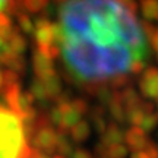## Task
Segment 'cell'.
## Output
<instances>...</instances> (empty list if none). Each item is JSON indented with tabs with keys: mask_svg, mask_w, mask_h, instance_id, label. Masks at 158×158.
Here are the masks:
<instances>
[{
	"mask_svg": "<svg viewBox=\"0 0 158 158\" xmlns=\"http://www.w3.org/2000/svg\"><path fill=\"white\" fill-rule=\"evenodd\" d=\"M123 139H124V132L116 123H113L106 129V132H104V135H102L100 142H101L102 145H106V147H111L114 143H122Z\"/></svg>",
	"mask_w": 158,
	"mask_h": 158,
	"instance_id": "cell-10",
	"label": "cell"
},
{
	"mask_svg": "<svg viewBox=\"0 0 158 158\" xmlns=\"http://www.w3.org/2000/svg\"><path fill=\"white\" fill-rule=\"evenodd\" d=\"M157 126H158V114H155L154 111L145 114L141 124H139V127L143 132H152L154 129H157Z\"/></svg>",
	"mask_w": 158,
	"mask_h": 158,
	"instance_id": "cell-18",
	"label": "cell"
},
{
	"mask_svg": "<svg viewBox=\"0 0 158 158\" xmlns=\"http://www.w3.org/2000/svg\"><path fill=\"white\" fill-rule=\"evenodd\" d=\"M104 157L106 158H126L127 157V147H124L123 143H114V145L107 148Z\"/></svg>",
	"mask_w": 158,
	"mask_h": 158,
	"instance_id": "cell-19",
	"label": "cell"
},
{
	"mask_svg": "<svg viewBox=\"0 0 158 158\" xmlns=\"http://www.w3.org/2000/svg\"><path fill=\"white\" fill-rule=\"evenodd\" d=\"M5 9L7 15H16V16L27 12L23 7V0H7Z\"/></svg>",
	"mask_w": 158,
	"mask_h": 158,
	"instance_id": "cell-21",
	"label": "cell"
},
{
	"mask_svg": "<svg viewBox=\"0 0 158 158\" xmlns=\"http://www.w3.org/2000/svg\"><path fill=\"white\" fill-rule=\"evenodd\" d=\"M141 27H142L143 34H145V37H147L148 40L152 38V35L155 34V31H157V28L154 27V23H151V21H147V22L141 23Z\"/></svg>",
	"mask_w": 158,
	"mask_h": 158,
	"instance_id": "cell-24",
	"label": "cell"
},
{
	"mask_svg": "<svg viewBox=\"0 0 158 158\" xmlns=\"http://www.w3.org/2000/svg\"><path fill=\"white\" fill-rule=\"evenodd\" d=\"M69 132H70V138H72V141L81 143V142H85L88 138H89L91 127H89V124L86 123V122L81 120V122H78V123L75 124Z\"/></svg>",
	"mask_w": 158,
	"mask_h": 158,
	"instance_id": "cell-12",
	"label": "cell"
},
{
	"mask_svg": "<svg viewBox=\"0 0 158 158\" xmlns=\"http://www.w3.org/2000/svg\"><path fill=\"white\" fill-rule=\"evenodd\" d=\"M43 84H44L48 100H56L57 97L62 94V82H60V78L57 75H53L51 78L44 79Z\"/></svg>",
	"mask_w": 158,
	"mask_h": 158,
	"instance_id": "cell-13",
	"label": "cell"
},
{
	"mask_svg": "<svg viewBox=\"0 0 158 158\" xmlns=\"http://www.w3.org/2000/svg\"><path fill=\"white\" fill-rule=\"evenodd\" d=\"M56 151L59 155L68 157L73 154V147H72V141H69L68 136L64 133H57V142H56Z\"/></svg>",
	"mask_w": 158,
	"mask_h": 158,
	"instance_id": "cell-15",
	"label": "cell"
},
{
	"mask_svg": "<svg viewBox=\"0 0 158 158\" xmlns=\"http://www.w3.org/2000/svg\"><path fill=\"white\" fill-rule=\"evenodd\" d=\"M139 88L143 97L158 101V69L148 68L143 70L139 81Z\"/></svg>",
	"mask_w": 158,
	"mask_h": 158,
	"instance_id": "cell-5",
	"label": "cell"
},
{
	"mask_svg": "<svg viewBox=\"0 0 158 158\" xmlns=\"http://www.w3.org/2000/svg\"><path fill=\"white\" fill-rule=\"evenodd\" d=\"M57 2H66V0H57Z\"/></svg>",
	"mask_w": 158,
	"mask_h": 158,
	"instance_id": "cell-33",
	"label": "cell"
},
{
	"mask_svg": "<svg viewBox=\"0 0 158 158\" xmlns=\"http://www.w3.org/2000/svg\"><path fill=\"white\" fill-rule=\"evenodd\" d=\"M130 158H151L147 149H139V151H133Z\"/></svg>",
	"mask_w": 158,
	"mask_h": 158,
	"instance_id": "cell-27",
	"label": "cell"
},
{
	"mask_svg": "<svg viewBox=\"0 0 158 158\" xmlns=\"http://www.w3.org/2000/svg\"><path fill=\"white\" fill-rule=\"evenodd\" d=\"M141 10L147 21L158 22V0H141Z\"/></svg>",
	"mask_w": 158,
	"mask_h": 158,
	"instance_id": "cell-14",
	"label": "cell"
},
{
	"mask_svg": "<svg viewBox=\"0 0 158 158\" xmlns=\"http://www.w3.org/2000/svg\"><path fill=\"white\" fill-rule=\"evenodd\" d=\"M54 158H66V157H63V155H56Z\"/></svg>",
	"mask_w": 158,
	"mask_h": 158,
	"instance_id": "cell-32",
	"label": "cell"
},
{
	"mask_svg": "<svg viewBox=\"0 0 158 158\" xmlns=\"http://www.w3.org/2000/svg\"><path fill=\"white\" fill-rule=\"evenodd\" d=\"M118 2H120V3H123V5L126 6L130 12H133V13L138 10V5H136L135 0H118Z\"/></svg>",
	"mask_w": 158,
	"mask_h": 158,
	"instance_id": "cell-26",
	"label": "cell"
},
{
	"mask_svg": "<svg viewBox=\"0 0 158 158\" xmlns=\"http://www.w3.org/2000/svg\"><path fill=\"white\" fill-rule=\"evenodd\" d=\"M57 132L53 129V126H44L35 130V133L31 138L32 148L38 149L43 154H53L56 151Z\"/></svg>",
	"mask_w": 158,
	"mask_h": 158,
	"instance_id": "cell-4",
	"label": "cell"
},
{
	"mask_svg": "<svg viewBox=\"0 0 158 158\" xmlns=\"http://www.w3.org/2000/svg\"><path fill=\"white\" fill-rule=\"evenodd\" d=\"M32 68H34L35 72V78L41 79V81L48 79L53 75H56L53 59L45 56L44 53H41L38 50H35L34 54H32Z\"/></svg>",
	"mask_w": 158,
	"mask_h": 158,
	"instance_id": "cell-6",
	"label": "cell"
},
{
	"mask_svg": "<svg viewBox=\"0 0 158 158\" xmlns=\"http://www.w3.org/2000/svg\"><path fill=\"white\" fill-rule=\"evenodd\" d=\"M21 94H22V91H21V84L19 82L2 88V98H3L5 104L18 114L21 113V104H19Z\"/></svg>",
	"mask_w": 158,
	"mask_h": 158,
	"instance_id": "cell-8",
	"label": "cell"
},
{
	"mask_svg": "<svg viewBox=\"0 0 158 158\" xmlns=\"http://www.w3.org/2000/svg\"><path fill=\"white\" fill-rule=\"evenodd\" d=\"M25 50H27V40L23 38L21 32L12 31L3 45V51H7L12 54H22Z\"/></svg>",
	"mask_w": 158,
	"mask_h": 158,
	"instance_id": "cell-9",
	"label": "cell"
},
{
	"mask_svg": "<svg viewBox=\"0 0 158 158\" xmlns=\"http://www.w3.org/2000/svg\"><path fill=\"white\" fill-rule=\"evenodd\" d=\"M34 37L37 43V50L45 56L56 59L60 54L57 43V25L47 18H38L34 23Z\"/></svg>",
	"mask_w": 158,
	"mask_h": 158,
	"instance_id": "cell-3",
	"label": "cell"
},
{
	"mask_svg": "<svg viewBox=\"0 0 158 158\" xmlns=\"http://www.w3.org/2000/svg\"><path fill=\"white\" fill-rule=\"evenodd\" d=\"M151 44H152L154 50L157 51V54H158V28H157V31H155V34L152 35V38H151Z\"/></svg>",
	"mask_w": 158,
	"mask_h": 158,
	"instance_id": "cell-28",
	"label": "cell"
},
{
	"mask_svg": "<svg viewBox=\"0 0 158 158\" xmlns=\"http://www.w3.org/2000/svg\"><path fill=\"white\" fill-rule=\"evenodd\" d=\"M18 25H19L21 31L25 32V34H32V32H34V22L29 19V15H27V13L19 15V18H18Z\"/></svg>",
	"mask_w": 158,
	"mask_h": 158,
	"instance_id": "cell-22",
	"label": "cell"
},
{
	"mask_svg": "<svg viewBox=\"0 0 158 158\" xmlns=\"http://www.w3.org/2000/svg\"><path fill=\"white\" fill-rule=\"evenodd\" d=\"M72 158H92L91 157V154L86 151V149H82V148H79V149H75L73 154H72Z\"/></svg>",
	"mask_w": 158,
	"mask_h": 158,
	"instance_id": "cell-25",
	"label": "cell"
},
{
	"mask_svg": "<svg viewBox=\"0 0 158 158\" xmlns=\"http://www.w3.org/2000/svg\"><path fill=\"white\" fill-rule=\"evenodd\" d=\"M12 29V21L7 13L0 12V43H6L7 37L10 35Z\"/></svg>",
	"mask_w": 158,
	"mask_h": 158,
	"instance_id": "cell-16",
	"label": "cell"
},
{
	"mask_svg": "<svg viewBox=\"0 0 158 158\" xmlns=\"http://www.w3.org/2000/svg\"><path fill=\"white\" fill-rule=\"evenodd\" d=\"M31 92L32 95L35 97V100H40V101H48V97H47V92H45V88H44V84L43 81L38 78H35L31 84Z\"/></svg>",
	"mask_w": 158,
	"mask_h": 158,
	"instance_id": "cell-17",
	"label": "cell"
},
{
	"mask_svg": "<svg viewBox=\"0 0 158 158\" xmlns=\"http://www.w3.org/2000/svg\"><path fill=\"white\" fill-rule=\"evenodd\" d=\"M124 141L127 143V147L133 151L145 149L151 143V141L147 138V132L139 127V126H132L126 133H124Z\"/></svg>",
	"mask_w": 158,
	"mask_h": 158,
	"instance_id": "cell-7",
	"label": "cell"
},
{
	"mask_svg": "<svg viewBox=\"0 0 158 158\" xmlns=\"http://www.w3.org/2000/svg\"><path fill=\"white\" fill-rule=\"evenodd\" d=\"M6 2H7V0H0V10H2V9H5Z\"/></svg>",
	"mask_w": 158,
	"mask_h": 158,
	"instance_id": "cell-31",
	"label": "cell"
},
{
	"mask_svg": "<svg viewBox=\"0 0 158 158\" xmlns=\"http://www.w3.org/2000/svg\"><path fill=\"white\" fill-rule=\"evenodd\" d=\"M108 111L111 114V117L117 122V123H124L126 122V107L120 100L118 94H113L111 101L108 102Z\"/></svg>",
	"mask_w": 158,
	"mask_h": 158,
	"instance_id": "cell-11",
	"label": "cell"
},
{
	"mask_svg": "<svg viewBox=\"0 0 158 158\" xmlns=\"http://www.w3.org/2000/svg\"><path fill=\"white\" fill-rule=\"evenodd\" d=\"M70 106L78 111V113H81L82 116H84L85 113H88V102L85 101V100H82V98H76V100H72L70 101Z\"/></svg>",
	"mask_w": 158,
	"mask_h": 158,
	"instance_id": "cell-23",
	"label": "cell"
},
{
	"mask_svg": "<svg viewBox=\"0 0 158 158\" xmlns=\"http://www.w3.org/2000/svg\"><path fill=\"white\" fill-rule=\"evenodd\" d=\"M29 158H50V157H47L45 154L40 152L38 149H35V148H34V151H32V154H31V157H29Z\"/></svg>",
	"mask_w": 158,
	"mask_h": 158,
	"instance_id": "cell-29",
	"label": "cell"
},
{
	"mask_svg": "<svg viewBox=\"0 0 158 158\" xmlns=\"http://www.w3.org/2000/svg\"><path fill=\"white\" fill-rule=\"evenodd\" d=\"M48 6V0H23V7L29 13H38Z\"/></svg>",
	"mask_w": 158,
	"mask_h": 158,
	"instance_id": "cell-20",
	"label": "cell"
},
{
	"mask_svg": "<svg viewBox=\"0 0 158 158\" xmlns=\"http://www.w3.org/2000/svg\"><path fill=\"white\" fill-rule=\"evenodd\" d=\"M32 151L27 143L22 117L0 104V158H29Z\"/></svg>",
	"mask_w": 158,
	"mask_h": 158,
	"instance_id": "cell-2",
	"label": "cell"
},
{
	"mask_svg": "<svg viewBox=\"0 0 158 158\" xmlns=\"http://www.w3.org/2000/svg\"><path fill=\"white\" fill-rule=\"evenodd\" d=\"M3 88V72L0 70V89Z\"/></svg>",
	"mask_w": 158,
	"mask_h": 158,
	"instance_id": "cell-30",
	"label": "cell"
},
{
	"mask_svg": "<svg viewBox=\"0 0 158 158\" xmlns=\"http://www.w3.org/2000/svg\"><path fill=\"white\" fill-rule=\"evenodd\" d=\"M57 43L68 73L91 84L126 75L149 56L141 22L118 0H66Z\"/></svg>",
	"mask_w": 158,
	"mask_h": 158,
	"instance_id": "cell-1",
	"label": "cell"
}]
</instances>
